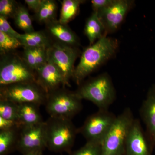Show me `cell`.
<instances>
[{"label":"cell","mask_w":155,"mask_h":155,"mask_svg":"<svg viewBox=\"0 0 155 155\" xmlns=\"http://www.w3.org/2000/svg\"><path fill=\"white\" fill-rule=\"evenodd\" d=\"M47 29L49 32L57 40V41L77 47L79 45L78 37L67 25L62 24L59 20H53L46 24Z\"/></svg>","instance_id":"cell-15"},{"label":"cell","mask_w":155,"mask_h":155,"mask_svg":"<svg viewBox=\"0 0 155 155\" xmlns=\"http://www.w3.org/2000/svg\"><path fill=\"white\" fill-rule=\"evenodd\" d=\"M7 19L5 17L0 16V31L10 36L19 38L21 34L18 33L11 27Z\"/></svg>","instance_id":"cell-28"},{"label":"cell","mask_w":155,"mask_h":155,"mask_svg":"<svg viewBox=\"0 0 155 155\" xmlns=\"http://www.w3.org/2000/svg\"><path fill=\"white\" fill-rule=\"evenodd\" d=\"M18 39L23 48H48L51 44L48 36L41 31L21 34Z\"/></svg>","instance_id":"cell-18"},{"label":"cell","mask_w":155,"mask_h":155,"mask_svg":"<svg viewBox=\"0 0 155 155\" xmlns=\"http://www.w3.org/2000/svg\"><path fill=\"white\" fill-rule=\"evenodd\" d=\"M35 72L36 83L47 94L66 86L60 70L48 59L47 62Z\"/></svg>","instance_id":"cell-13"},{"label":"cell","mask_w":155,"mask_h":155,"mask_svg":"<svg viewBox=\"0 0 155 155\" xmlns=\"http://www.w3.org/2000/svg\"><path fill=\"white\" fill-rule=\"evenodd\" d=\"M58 5L55 1L44 0L41 7L35 14L36 19L40 23L48 22L55 20Z\"/></svg>","instance_id":"cell-21"},{"label":"cell","mask_w":155,"mask_h":155,"mask_svg":"<svg viewBox=\"0 0 155 155\" xmlns=\"http://www.w3.org/2000/svg\"><path fill=\"white\" fill-rule=\"evenodd\" d=\"M84 32L88 38L90 45L93 44L103 37L107 36L104 27L96 11H93L87 19Z\"/></svg>","instance_id":"cell-17"},{"label":"cell","mask_w":155,"mask_h":155,"mask_svg":"<svg viewBox=\"0 0 155 155\" xmlns=\"http://www.w3.org/2000/svg\"><path fill=\"white\" fill-rule=\"evenodd\" d=\"M119 43L116 39L103 37L85 48L75 67L73 80L79 85L85 78L116 55Z\"/></svg>","instance_id":"cell-1"},{"label":"cell","mask_w":155,"mask_h":155,"mask_svg":"<svg viewBox=\"0 0 155 155\" xmlns=\"http://www.w3.org/2000/svg\"><path fill=\"white\" fill-rule=\"evenodd\" d=\"M22 155H43V151H35L31 152Z\"/></svg>","instance_id":"cell-32"},{"label":"cell","mask_w":155,"mask_h":155,"mask_svg":"<svg viewBox=\"0 0 155 155\" xmlns=\"http://www.w3.org/2000/svg\"><path fill=\"white\" fill-rule=\"evenodd\" d=\"M134 119L130 108H125L117 116L101 144V155H124L126 140Z\"/></svg>","instance_id":"cell-4"},{"label":"cell","mask_w":155,"mask_h":155,"mask_svg":"<svg viewBox=\"0 0 155 155\" xmlns=\"http://www.w3.org/2000/svg\"><path fill=\"white\" fill-rule=\"evenodd\" d=\"M140 114L145 125L147 139L153 151L155 147V84L148 91L140 107Z\"/></svg>","instance_id":"cell-14"},{"label":"cell","mask_w":155,"mask_h":155,"mask_svg":"<svg viewBox=\"0 0 155 155\" xmlns=\"http://www.w3.org/2000/svg\"><path fill=\"white\" fill-rule=\"evenodd\" d=\"M134 3L130 0H114L110 5L96 11L104 27L106 35L119 29Z\"/></svg>","instance_id":"cell-11"},{"label":"cell","mask_w":155,"mask_h":155,"mask_svg":"<svg viewBox=\"0 0 155 155\" xmlns=\"http://www.w3.org/2000/svg\"><path fill=\"white\" fill-rule=\"evenodd\" d=\"M50 117L71 119L82 109V100L75 91L61 87L48 94L45 105Z\"/></svg>","instance_id":"cell-6"},{"label":"cell","mask_w":155,"mask_h":155,"mask_svg":"<svg viewBox=\"0 0 155 155\" xmlns=\"http://www.w3.org/2000/svg\"><path fill=\"white\" fill-rule=\"evenodd\" d=\"M44 0H25V2L28 8L36 14L40 8Z\"/></svg>","instance_id":"cell-31"},{"label":"cell","mask_w":155,"mask_h":155,"mask_svg":"<svg viewBox=\"0 0 155 155\" xmlns=\"http://www.w3.org/2000/svg\"><path fill=\"white\" fill-rule=\"evenodd\" d=\"M40 106L33 103L18 104V120L22 126L36 125L43 122Z\"/></svg>","instance_id":"cell-16"},{"label":"cell","mask_w":155,"mask_h":155,"mask_svg":"<svg viewBox=\"0 0 155 155\" xmlns=\"http://www.w3.org/2000/svg\"><path fill=\"white\" fill-rule=\"evenodd\" d=\"M113 1L114 0H92V8L94 11H97L110 5Z\"/></svg>","instance_id":"cell-30"},{"label":"cell","mask_w":155,"mask_h":155,"mask_svg":"<svg viewBox=\"0 0 155 155\" xmlns=\"http://www.w3.org/2000/svg\"><path fill=\"white\" fill-rule=\"evenodd\" d=\"M19 5L14 0L0 1V16L14 18Z\"/></svg>","instance_id":"cell-25"},{"label":"cell","mask_w":155,"mask_h":155,"mask_svg":"<svg viewBox=\"0 0 155 155\" xmlns=\"http://www.w3.org/2000/svg\"><path fill=\"white\" fill-rule=\"evenodd\" d=\"M0 117L19 122L18 104L7 100L0 99Z\"/></svg>","instance_id":"cell-24"},{"label":"cell","mask_w":155,"mask_h":155,"mask_svg":"<svg viewBox=\"0 0 155 155\" xmlns=\"http://www.w3.org/2000/svg\"><path fill=\"white\" fill-rule=\"evenodd\" d=\"M48 60L58 67L61 72L66 86L70 87L69 81L73 79L75 61L79 55L77 47L56 41L51 44L47 50Z\"/></svg>","instance_id":"cell-8"},{"label":"cell","mask_w":155,"mask_h":155,"mask_svg":"<svg viewBox=\"0 0 155 155\" xmlns=\"http://www.w3.org/2000/svg\"><path fill=\"white\" fill-rule=\"evenodd\" d=\"M81 100L93 103L99 110H108L116 97V90L110 76L101 74L81 83L75 91Z\"/></svg>","instance_id":"cell-2"},{"label":"cell","mask_w":155,"mask_h":155,"mask_svg":"<svg viewBox=\"0 0 155 155\" xmlns=\"http://www.w3.org/2000/svg\"><path fill=\"white\" fill-rule=\"evenodd\" d=\"M22 45L19 39L8 35L0 31V52L1 54L14 52Z\"/></svg>","instance_id":"cell-23"},{"label":"cell","mask_w":155,"mask_h":155,"mask_svg":"<svg viewBox=\"0 0 155 155\" xmlns=\"http://www.w3.org/2000/svg\"><path fill=\"white\" fill-rule=\"evenodd\" d=\"M153 151L140 121L134 119L126 140L124 155H152Z\"/></svg>","instance_id":"cell-12"},{"label":"cell","mask_w":155,"mask_h":155,"mask_svg":"<svg viewBox=\"0 0 155 155\" xmlns=\"http://www.w3.org/2000/svg\"><path fill=\"white\" fill-rule=\"evenodd\" d=\"M22 58L27 64L35 71L37 69L35 48H23Z\"/></svg>","instance_id":"cell-27"},{"label":"cell","mask_w":155,"mask_h":155,"mask_svg":"<svg viewBox=\"0 0 155 155\" xmlns=\"http://www.w3.org/2000/svg\"><path fill=\"white\" fill-rule=\"evenodd\" d=\"M46 148L45 122L22 126L19 130L16 150L22 154L44 151Z\"/></svg>","instance_id":"cell-10"},{"label":"cell","mask_w":155,"mask_h":155,"mask_svg":"<svg viewBox=\"0 0 155 155\" xmlns=\"http://www.w3.org/2000/svg\"><path fill=\"white\" fill-rule=\"evenodd\" d=\"M22 126L21 123L18 121L5 119L0 117V130L19 129Z\"/></svg>","instance_id":"cell-29"},{"label":"cell","mask_w":155,"mask_h":155,"mask_svg":"<svg viewBox=\"0 0 155 155\" xmlns=\"http://www.w3.org/2000/svg\"><path fill=\"white\" fill-rule=\"evenodd\" d=\"M117 116L108 110H98L87 118L83 125L78 128V133L87 142L101 143L114 125Z\"/></svg>","instance_id":"cell-9"},{"label":"cell","mask_w":155,"mask_h":155,"mask_svg":"<svg viewBox=\"0 0 155 155\" xmlns=\"http://www.w3.org/2000/svg\"><path fill=\"white\" fill-rule=\"evenodd\" d=\"M30 82H36L35 72L22 57L14 52L1 55L0 86Z\"/></svg>","instance_id":"cell-5"},{"label":"cell","mask_w":155,"mask_h":155,"mask_svg":"<svg viewBox=\"0 0 155 155\" xmlns=\"http://www.w3.org/2000/svg\"><path fill=\"white\" fill-rule=\"evenodd\" d=\"M14 19L16 25L25 33L35 31L30 14L24 6L19 5Z\"/></svg>","instance_id":"cell-22"},{"label":"cell","mask_w":155,"mask_h":155,"mask_svg":"<svg viewBox=\"0 0 155 155\" xmlns=\"http://www.w3.org/2000/svg\"><path fill=\"white\" fill-rule=\"evenodd\" d=\"M45 122L46 148L53 152L70 153L78 134L71 120L50 117Z\"/></svg>","instance_id":"cell-3"},{"label":"cell","mask_w":155,"mask_h":155,"mask_svg":"<svg viewBox=\"0 0 155 155\" xmlns=\"http://www.w3.org/2000/svg\"><path fill=\"white\" fill-rule=\"evenodd\" d=\"M84 1L81 0L63 1L59 22L62 24L67 25L78 14L80 5Z\"/></svg>","instance_id":"cell-20"},{"label":"cell","mask_w":155,"mask_h":155,"mask_svg":"<svg viewBox=\"0 0 155 155\" xmlns=\"http://www.w3.org/2000/svg\"><path fill=\"white\" fill-rule=\"evenodd\" d=\"M20 128L0 130V155H8L16 150Z\"/></svg>","instance_id":"cell-19"},{"label":"cell","mask_w":155,"mask_h":155,"mask_svg":"<svg viewBox=\"0 0 155 155\" xmlns=\"http://www.w3.org/2000/svg\"><path fill=\"white\" fill-rule=\"evenodd\" d=\"M48 94L35 82H24L1 86L0 99L17 104L33 103L45 105Z\"/></svg>","instance_id":"cell-7"},{"label":"cell","mask_w":155,"mask_h":155,"mask_svg":"<svg viewBox=\"0 0 155 155\" xmlns=\"http://www.w3.org/2000/svg\"><path fill=\"white\" fill-rule=\"evenodd\" d=\"M101 144L99 143L87 142L82 147L71 152L69 155H101Z\"/></svg>","instance_id":"cell-26"}]
</instances>
